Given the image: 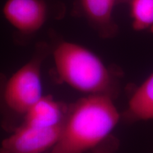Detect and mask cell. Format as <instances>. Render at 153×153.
Returning <instances> with one entry per match:
<instances>
[{"mask_svg": "<svg viewBox=\"0 0 153 153\" xmlns=\"http://www.w3.org/2000/svg\"><path fill=\"white\" fill-rule=\"evenodd\" d=\"M50 51L47 43H39L31 58L10 76L0 74V116L6 131L16 128L43 96L41 68Z\"/></svg>", "mask_w": 153, "mask_h": 153, "instance_id": "3", "label": "cell"}, {"mask_svg": "<svg viewBox=\"0 0 153 153\" xmlns=\"http://www.w3.org/2000/svg\"><path fill=\"white\" fill-rule=\"evenodd\" d=\"M45 153H51V152H50V151H49V152H45Z\"/></svg>", "mask_w": 153, "mask_h": 153, "instance_id": "12", "label": "cell"}, {"mask_svg": "<svg viewBox=\"0 0 153 153\" xmlns=\"http://www.w3.org/2000/svg\"><path fill=\"white\" fill-rule=\"evenodd\" d=\"M51 52L61 83L85 95L117 98L123 77L118 67L107 65L91 50L74 42L58 41Z\"/></svg>", "mask_w": 153, "mask_h": 153, "instance_id": "2", "label": "cell"}, {"mask_svg": "<svg viewBox=\"0 0 153 153\" xmlns=\"http://www.w3.org/2000/svg\"><path fill=\"white\" fill-rule=\"evenodd\" d=\"M68 108V105L55 100L51 96L43 95L26 112L21 123L40 127L61 125L65 118Z\"/></svg>", "mask_w": 153, "mask_h": 153, "instance_id": "8", "label": "cell"}, {"mask_svg": "<svg viewBox=\"0 0 153 153\" xmlns=\"http://www.w3.org/2000/svg\"><path fill=\"white\" fill-rule=\"evenodd\" d=\"M128 4L133 29L153 33V0H131Z\"/></svg>", "mask_w": 153, "mask_h": 153, "instance_id": "9", "label": "cell"}, {"mask_svg": "<svg viewBox=\"0 0 153 153\" xmlns=\"http://www.w3.org/2000/svg\"><path fill=\"white\" fill-rule=\"evenodd\" d=\"M120 147L117 137L111 135L91 151V153H116Z\"/></svg>", "mask_w": 153, "mask_h": 153, "instance_id": "10", "label": "cell"}, {"mask_svg": "<svg viewBox=\"0 0 153 153\" xmlns=\"http://www.w3.org/2000/svg\"><path fill=\"white\" fill-rule=\"evenodd\" d=\"M2 14L19 33L31 36L46 22L48 6L45 0H7Z\"/></svg>", "mask_w": 153, "mask_h": 153, "instance_id": "5", "label": "cell"}, {"mask_svg": "<svg viewBox=\"0 0 153 153\" xmlns=\"http://www.w3.org/2000/svg\"><path fill=\"white\" fill-rule=\"evenodd\" d=\"M121 120L114 99L85 95L69 105L60 138L51 153H86L112 135Z\"/></svg>", "mask_w": 153, "mask_h": 153, "instance_id": "1", "label": "cell"}, {"mask_svg": "<svg viewBox=\"0 0 153 153\" xmlns=\"http://www.w3.org/2000/svg\"><path fill=\"white\" fill-rule=\"evenodd\" d=\"M117 0H78L79 10L88 24L102 38H114L118 26L113 12Z\"/></svg>", "mask_w": 153, "mask_h": 153, "instance_id": "6", "label": "cell"}, {"mask_svg": "<svg viewBox=\"0 0 153 153\" xmlns=\"http://www.w3.org/2000/svg\"><path fill=\"white\" fill-rule=\"evenodd\" d=\"M153 119V72L140 85L129 91L128 101L121 120L133 123Z\"/></svg>", "mask_w": 153, "mask_h": 153, "instance_id": "7", "label": "cell"}, {"mask_svg": "<svg viewBox=\"0 0 153 153\" xmlns=\"http://www.w3.org/2000/svg\"><path fill=\"white\" fill-rule=\"evenodd\" d=\"M62 126L40 127L21 123L0 143V153L49 152L60 138Z\"/></svg>", "mask_w": 153, "mask_h": 153, "instance_id": "4", "label": "cell"}, {"mask_svg": "<svg viewBox=\"0 0 153 153\" xmlns=\"http://www.w3.org/2000/svg\"><path fill=\"white\" fill-rule=\"evenodd\" d=\"M131 0H117L118 4H123V3H129Z\"/></svg>", "mask_w": 153, "mask_h": 153, "instance_id": "11", "label": "cell"}]
</instances>
